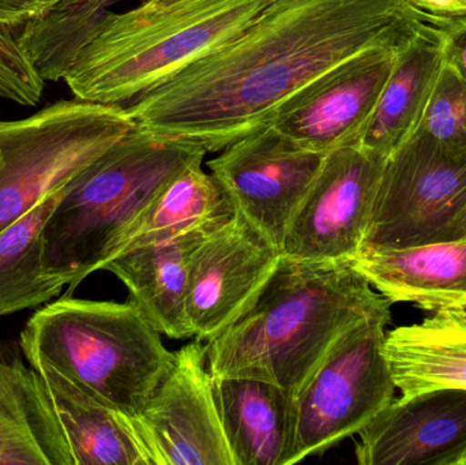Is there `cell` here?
Returning a JSON list of instances; mask_svg holds the SVG:
<instances>
[{"label": "cell", "mask_w": 466, "mask_h": 465, "mask_svg": "<svg viewBox=\"0 0 466 465\" xmlns=\"http://www.w3.org/2000/svg\"><path fill=\"white\" fill-rule=\"evenodd\" d=\"M430 21L410 0H270L227 45L128 103L137 125L218 152L268 125L312 79Z\"/></svg>", "instance_id": "cell-1"}, {"label": "cell", "mask_w": 466, "mask_h": 465, "mask_svg": "<svg viewBox=\"0 0 466 465\" xmlns=\"http://www.w3.org/2000/svg\"><path fill=\"white\" fill-rule=\"evenodd\" d=\"M391 303L347 262L282 256L251 308L205 343L212 377L279 385L295 398L329 349L355 325L391 321Z\"/></svg>", "instance_id": "cell-2"}, {"label": "cell", "mask_w": 466, "mask_h": 465, "mask_svg": "<svg viewBox=\"0 0 466 465\" xmlns=\"http://www.w3.org/2000/svg\"><path fill=\"white\" fill-rule=\"evenodd\" d=\"M196 142L137 125L66 190L43 229L44 267L71 289L103 270L158 194L188 167L204 163Z\"/></svg>", "instance_id": "cell-3"}, {"label": "cell", "mask_w": 466, "mask_h": 465, "mask_svg": "<svg viewBox=\"0 0 466 465\" xmlns=\"http://www.w3.org/2000/svg\"><path fill=\"white\" fill-rule=\"evenodd\" d=\"M270 0H202L109 11L66 84L79 100L122 106L241 35Z\"/></svg>", "instance_id": "cell-4"}, {"label": "cell", "mask_w": 466, "mask_h": 465, "mask_svg": "<svg viewBox=\"0 0 466 465\" xmlns=\"http://www.w3.org/2000/svg\"><path fill=\"white\" fill-rule=\"evenodd\" d=\"M21 349L101 403L134 418L149 401L174 359L136 305L71 295L27 319Z\"/></svg>", "instance_id": "cell-5"}, {"label": "cell", "mask_w": 466, "mask_h": 465, "mask_svg": "<svg viewBox=\"0 0 466 465\" xmlns=\"http://www.w3.org/2000/svg\"><path fill=\"white\" fill-rule=\"evenodd\" d=\"M136 127L125 106L79 98L0 122V231L66 190Z\"/></svg>", "instance_id": "cell-6"}, {"label": "cell", "mask_w": 466, "mask_h": 465, "mask_svg": "<svg viewBox=\"0 0 466 465\" xmlns=\"http://www.w3.org/2000/svg\"><path fill=\"white\" fill-rule=\"evenodd\" d=\"M466 238V152L416 130L388 158L363 250Z\"/></svg>", "instance_id": "cell-7"}, {"label": "cell", "mask_w": 466, "mask_h": 465, "mask_svg": "<svg viewBox=\"0 0 466 465\" xmlns=\"http://www.w3.org/2000/svg\"><path fill=\"white\" fill-rule=\"evenodd\" d=\"M389 322L369 319L347 330L296 393L287 465L355 436L396 399L383 354Z\"/></svg>", "instance_id": "cell-8"}, {"label": "cell", "mask_w": 466, "mask_h": 465, "mask_svg": "<svg viewBox=\"0 0 466 465\" xmlns=\"http://www.w3.org/2000/svg\"><path fill=\"white\" fill-rule=\"evenodd\" d=\"M386 157L359 145L325 161L282 240V256L299 261L350 262L363 248Z\"/></svg>", "instance_id": "cell-9"}, {"label": "cell", "mask_w": 466, "mask_h": 465, "mask_svg": "<svg viewBox=\"0 0 466 465\" xmlns=\"http://www.w3.org/2000/svg\"><path fill=\"white\" fill-rule=\"evenodd\" d=\"M133 422L152 465H236L201 341L174 352Z\"/></svg>", "instance_id": "cell-10"}, {"label": "cell", "mask_w": 466, "mask_h": 465, "mask_svg": "<svg viewBox=\"0 0 466 465\" xmlns=\"http://www.w3.org/2000/svg\"><path fill=\"white\" fill-rule=\"evenodd\" d=\"M325 158L268 123L227 147L208 167L231 197L236 212L281 248Z\"/></svg>", "instance_id": "cell-11"}, {"label": "cell", "mask_w": 466, "mask_h": 465, "mask_svg": "<svg viewBox=\"0 0 466 465\" xmlns=\"http://www.w3.org/2000/svg\"><path fill=\"white\" fill-rule=\"evenodd\" d=\"M402 45L371 46L329 68L282 103L268 125L323 155L359 145Z\"/></svg>", "instance_id": "cell-12"}, {"label": "cell", "mask_w": 466, "mask_h": 465, "mask_svg": "<svg viewBox=\"0 0 466 465\" xmlns=\"http://www.w3.org/2000/svg\"><path fill=\"white\" fill-rule=\"evenodd\" d=\"M281 258V248L238 212L208 235L191 262V338L208 343L238 321L257 302Z\"/></svg>", "instance_id": "cell-13"}, {"label": "cell", "mask_w": 466, "mask_h": 465, "mask_svg": "<svg viewBox=\"0 0 466 465\" xmlns=\"http://www.w3.org/2000/svg\"><path fill=\"white\" fill-rule=\"evenodd\" d=\"M358 436L360 465H466V390L394 399Z\"/></svg>", "instance_id": "cell-14"}, {"label": "cell", "mask_w": 466, "mask_h": 465, "mask_svg": "<svg viewBox=\"0 0 466 465\" xmlns=\"http://www.w3.org/2000/svg\"><path fill=\"white\" fill-rule=\"evenodd\" d=\"M348 264L391 305L410 303L434 313L466 308V238L363 250Z\"/></svg>", "instance_id": "cell-15"}, {"label": "cell", "mask_w": 466, "mask_h": 465, "mask_svg": "<svg viewBox=\"0 0 466 465\" xmlns=\"http://www.w3.org/2000/svg\"><path fill=\"white\" fill-rule=\"evenodd\" d=\"M0 465H76L43 379L0 341Z\"/></svg>", "instance_id": "cell-16"}, {"label": "cell", "mask_w": 466, "mask_h": 465, "mask_svg": "<svg viewBox=\"0 0 466 465\" xmlns=\"http://www.w3.org/2000/svg\"><path fill=\"white\" fill-rule=\"evenodd\" d=\"M212 232H188L166 242L131 248L106 262L103 270L125 284L130 302L160 335L175 340L190 339L187 292L191 262L197 248Z\"/></svg>", "instance_id": "cell-17"}, {"label": "cell", "mask_w": 466, "mask_h": 465, "mask_svg": "<svg viewBox=\"0 0 466 465\" xmlns=\"http://www.w3.org/2000/svg\"><path fill=\"white\" fill-rule=\"evenodd\" d=\"M446 62V32L424 22L405 41L359 147L388 158L420 127Z\"/></svg>", "instance_id": "cell-18"}, {"label": "cell", "mask_w": 466, "mask_h": 465, "mask_svg": "<svg viewBox=\"0 0 466 465\" xmlns=\"http://www.w3.org/2000/svg\"><path fill=\"white\" fill-rule=\"evenodd\" d=\"M213 388L236 465H287L293 396L279 385L243 377H213Z\"/></svg>", "instance_id": "cell-19"}, {"label": "cell", "mask_w": 466, "mask_h": 465, "mask_svg": "<svg viewBox=\"0 0 466 465\" xmlns=\"http://www.w3.org/2000/svg\"><path fill=\"white\" fill-rule=\"evenodd\" d=\"M383 354L402 396L466 390V308L435 311L419 324L386 333Z\"/></svg>", "instance_id": "cell-20"}, {"label": "cell", "mask_w": 466, "mask_h": 465, "mask_svg": "<svg viewBox=\"0 0 466 465\" xmlns=\"http://www.w3.org/2000/svg\"><path fill=\"white\" fill-rule=\"evenodd\" d=\"M30 366L43 379L76 465H152L133 418L87 395L55 369Z\"/></svg>", "instance_id": "cell-21"}, {"label": "cell", "mask_w": 466, "mask_h": 465, "mask_svg": "<svg viewBox=\"0 0 466 465\" xmlns=\"http://www.w3.org/2000/svg\"><path fill=\"white\" fill-rule=\"evenodd\" d=\"M235 213V205L226 188L202 169V164H196L177 175L158 194L131 227L115 257L188 232L215 231L231 220Z\"/></svg>", "instance_id": "cell-22"}, {"label": "cell", "mask_w": 466, "mask_h": 465, "mask_svg": "<svg viewBox=\"0 0 466 465\" xmlns=\"http://www.w3.org/2000/svg\"><path fill=\"white\" fill-rule=\"evenodd\" d=\"M66 190L52 194L0 231V317L44 305L65 288L46 272L43 229Z\"/></svg>", "instance_id": "cell-23"}, {"label": "cell", "mask_w": 466, "mask_h": 465, "mask_svg": "<svg viewBox=\"0 0 466 465\" xmlns=\"http://www.w3.org/2000/svg\"><path fill=\"white\" fill-rule=\"evenodd\" d=\"M116 0H59L27 22L18 40L44 81L65 79Z\"/></svg>", "instance_id": "cell-24"}, {"label": "cell", "mask_w": 466, "mask_h": 465, "mask_svg": "<svg viewBox=\"0 0 466 465\" xmlns=\"http://www.w3.org/2000/svg\"><path fill=\"white\" fill-rule=\"evenodd\" d=\"M419 130L466 152V81L446 60Z\"/></svg>", "instance_id": "cell-25"}, {"label": "cell", "mask_w": 466, "mask_h": 465, "mask_svg": "<svg viewBox=\"0 0 466 465\" xmlns=\"http://www.w3.org/2000/svg\"><path fill=\"white\" fill-rule=\"evenodd\" d=\"M44 85L10 27L0 25V97L35 106L43 97Z\"/></svg>", "instance_id": "cell-26"}, {"label": "cell", "mask_w": 466, "mask_h": 465, "mask_svg": "<svg viewBox=\"0 0 466 465\" xmlns=\"http://www.w3.org/2000/svg\"><path fill=\"white\" fill-rule=\"evenodd\" d=\"M59 0H0V25L25 26Z\"/></svg>", "instance_id": "cell-27"}, {"label": "cell", "mask_w": 466, "mask_h": 465, "mask_svg": "<svg viewBox=\"0 0 466 465\" xmlns=\"http://www.w3.org/2000/svg\"><path fill=\"white\" fill-rule=\"evenodd\" d=\"M446 32V60L457 68L466 81V21H432Z\"/></svg>", "instance_id": "cell-28"}, {"label": "cell", "mask_w": 466, "mask_h": 465, "mask_svg": "<svg viewBox=\"0 0 466 465\" xmlns=\"http://www.w3.org/2000/svg\"><path fill=\"white\" fill-rule=\"evenodd\" d=\"M430 21L466 19V0H410Z\"/></svg>", "instance_id": "cell-29"}, {"label": "cell", "mask_w": 466, "mask_h": 465, "mask_svg": "<svg viewBox=\"0 0 466 465\" xmlns=\"http://www.w3.org/2000/svg\"><path fill=\"white\" fill-rule=\"evenodd\" d=\"M196 2H202V0H145L139 5L149 10H172V8L182 7Z\"/></svg>", "instance_id": "cell-30"}, {"label": "cell", "mask_w": 466, "mask_h": 465, "mask_svg": "<svg viewBox=\"0 0 466 465\" xmlns=\"http://www.w3.org/2000/svg\"><path fill=\"white\" fill-rule=\"evenodd\" d=\"M116 2H119V0H116ZM139 2H145V0H139Z\"/></svg>", "instance_id": "cell-31"}, {"label": "cell", "mask_w": 466, "mask_h": 465, "mask_svg": "<svg viewBox=\"0 0 466 465\" xmlns=\"http://www.w3.org/2000/svg\"><path fill=\"white\" fill-rule=\"evenodd\" d=\"M464 21H466V19H464Z\"/></svg>", "instance_id": "cell-32"}]
</instances>
